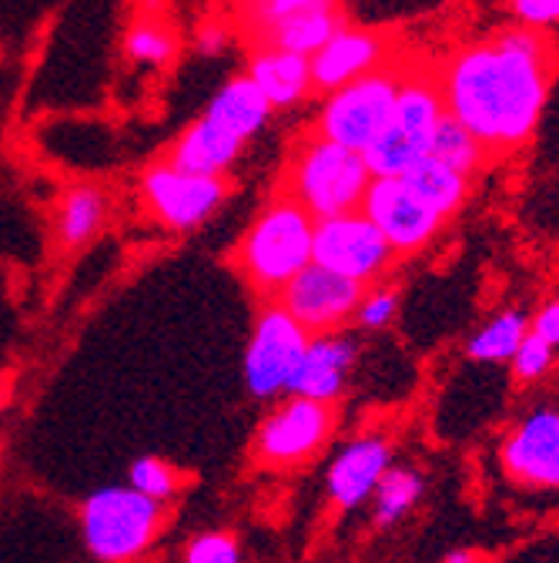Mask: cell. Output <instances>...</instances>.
<instances>
[{"label":"cell","instance_id":"obj_1","mask_svg":"<svg viewBox=\"0 0 559 563\" xmlns=\"http://www.w3.org/2000/svg\"><path fill=\"white\" fill-rule=\"evenodd\" d=\"M556 51L546 31L523 24L479 37L436 67L446 111L466 124L489 155L529 145L552 88Z\"/></svg>","mask_w":559,"mask_h":563},{"label":"cell","instance_id":"obj_2","mask_svg":"<svg viewBox=\"0 0 559 563\" xmlns=\"http://www.w3.org/2000/svg\"><path fill=\"white\" fill-rule=\"evenodd\" d=\"M315 219L286 191H278L238 242V272L258 296H278L312 262Z\"/></svg>","mask_w":559,"mask_h":563},{"label":"cell","instance_id":"obj_3","mask_svg":"<svg viewBox=\"0 0 559 563\" xmlns=\"http://www.w3.org/2000/svg\"><path fill=\"white\" fill-rule=\"evenodd\" d=\"M372 172L366 155L322 134L302 137L286 165V195H292L312 219L342 216L362 208Z\"/></svg>","mask_w":559,"mask_h":563},{"label":"cell","instance_id":"obj_4","mask_svg":"<svg viewBox=\"0 0 559 563\" xmlns=\"http://www.w3.org/2000/svg\"><path fill=\"white\" fill-rule=\"evenodd\" d=\"M443 114H446V104H443L436 70L405 67L395 104L389 111V121L382 124L372 145L362 152L372 178L376 175H402L423 155H429V141H433Z\"/></svg>","mask_w":559,"mask_h":563},{"label":"cell","instance_id":"obj_5","mask_svg":"<svg viewBox=\"0 0 559 563\" xmlns=\"http://www.w3.org/2000/svg\"><path fill=\"white\" fill-rule=\"evenodd\" d=\"M165 523V504L127 486L98 489L81 507V533L88 550L104 563H124L145 553Z\"/></svg>","mask_w":559,"mask_h":563},{"label":"cell","instance_id":"obj_6","mask_svg":"<svg viewBox=\"0 0 559 563\" xmlns=\"http://www.w3.org/2000/svg\"><path fill=\"white\" fill-rule=\"evenodd\" d=\"M402 75L405 67L389 60L356 81L325 91V101L315 114V134L338 141L345 148L366 152L382 131V124L389 121Z\"/></svg>","mask_w":559,"mask_h":563},{"label":"cell","instance_id":"obj_7","mask_svg":"<svg viewBox=\"0 0 559 563\" xmlns=\"http://www.w3.org/2000/svg\"><path fill=\"white\" fill-rule=\"evenodd\" d=\"M332 430H335L332 402L286 393V399L261 419L258 437H255V456L275 470L305 466L309 460L322 453Z\"/></svg>","mask_w":559,"mask_h":563},{"label":"cell","instance_id":"obj_8","mask_svg":"<svg viewBox=\"0 0 559 563\" xmlns=\"http://www.w3.org/2000/svg\"><path fill=\"white\" fill-rule=\"evenodd\" d=\"M312 262L359 282V286H376L392 268L395 252L366 211L353 208L342 216L315 219Z\"/></svg>","mask_w":559,"mask_h":563},{"label":"cell","instance_id":"obj_9","mask_svg":"<svg viewBox=\"0 0 559 563\" xmlns=\"http://www.w3.org/2000/svg\"><path fill=\"white\" fill-rule=\"evenodd\" d=\"M225 175H194L168 158L152 165L142 178V198L152 219L168 232H194L201 229L228 198Z\"/></svg>","mask_w":559,"mask_h":563},{"label":"cell","instance_id":"obj_10","mask_svg":"<svg viewBox=\"0 0 559 563\" xmlns=\"http://www.w3.org/2000/svg\"><path fill=\"white\" fill-rule=\"evenodd\" d=\"M309 332L278 306L268 302L251 329L248 349H245V386L255 399H275L286 396L292 386V376L305 356Z\"/></svg>","mask_w":559,"mask_h":563},{"label":"cell","instance_id":"obj_11","mask_svg":"<svg viewBox=\"0 0 559 563\" xmlns=\"http://www.w3.org/2000/svg\"><path fill=\"white\" fill-rule=\"evenodd\" d=\"M362 211L385 235L395 258L429 249L446 225V219H439L436 211L405 185L402 175H376L366 188Z\"/></svg>","mask_w":559,"mask_h":563},{"label":"cell","instance_id":"obj_12","mask_svg":"<svg viewBox=\"0 0 559 563\" xmlns=\"http://www.w3.org/2000/svg\"><path fill=\"white\" fill-rule=\"evenodd\" d=\"M362 292L366 286H359V282L345 278L318 262H309L289 286L275 296V302L309 335H318V332H342L353 322Z\"/></svg>","mask_w":559,"mask_h":563},{"label":"cell","instance_id":"obj_13","mask_svg":"<svg viewBox=\"0 0 559 563\" xmlns=\"http://www.w3.org/2000/svg\"><path fill=\"white\" fill-rule=\"evenodd\" d=\"M506 479L536 493H559V409L539 406L516 419L500 443Z\"/></svg>","mask_w":559,"mask_h":563},{"label":"cell","instance_id":"obj_14","mask_svg":"<svg viewBox=\"0 0 559 563\" xmlns=\"http://www.w3.org/2000/svg\"><path fill=\"white\" fill-rule=\"evenodd\" d=\"M392 60V41L382 31L372 27H353L342 24L312 57V88L315 91H335L348 81H356L369 70Z\"/></svg>","mask_w":559,"mask_h":563},{"label":"cell","instance_id":"obj_15","mask_svg":"<svg viewBox=\"0 0 559 563\" xmlns=\"http://www.w3.org/2000/svg\"><path fill=\"white\" fill-rule=\"evenodd\" d=\"M392 466V443L382 433H362L353 443H345L328 466V500L338 510H356L372 493L385 470Z\"/></svg>","mask_w":559,"mask_h":563},{"label":"cell","instance_id":"obj_16","mask_svg":"<svg viewBox=\"0 0 559 563\" xmlns=\"http://www.w3.org/2000/svg\"><path fill=\"white\" fill-rule=\"evenodd\" d=\"M359 349L356 342L342 335V332H318L309 339L305 356L292 376L289 393L295 396H309L318 402H338L345 386H348V373L356 366Z\"/></svg>","mask_w":559,"mask_h":563},{"label":"cell","instance_id":"obj_17","mask_svg":"<svg viewBox=\"0 0 559 563\" xmlns=\"http://www.w3.org/2000/svg\"><path fill=\"white\" fill-rule=\"evenodd\" d=\"M342 24L345 18L335 0H315V4L275 14V18H255V37L258 44L312 57Z\"/></svg>","mask_w":559,"mask_h":563},{"label":"cell","instance_id":"obj_18","mask_svg":"<svg viewBox=\"0 0 559 563\" xmlns=\"http://www.w3.org/2000/svg\"><path fill=\"white\" fill-rule=\"evenodd\" d=\"M245 75L268 98L271 108H295L299 101L309 98V91H315L312 88V64H309V57L282 51V47L258 44V51L251 54Z\"/></svg>","mask_w":559,"mask_h":563},{"label":"cell","instance_id":"obj_19","mask_svg":"<svg viewBox=\"0 0 559 563\" xmlns=\"http://www.w3.org/2000/svg\"><path fill=\"white\" fill-rule=\"evenodd\" d=\"M242 148H245V141L219 128L208 114H201L181 131V137L168 152V162L194 175H228Z\"/></svg>","mask_w":559,"mask_h":563},{"label":"cell","instance_id":"obj_20","mask_svg":"<svg viewBox=\"0 0 559 563\" xmlns=\"http://www.w3.org/2000/svg\"><path fill=\"white\" fill-rule=\"evenodd\" d=\"M271 104H268V98L251 85V78L248 75H238V78H232V81H225L222 85V91L208 101V108H204V114L212 118L219 128H225L228 134H235L238 141H248L268 124V118H271Z\"/></svg>","mask_w":559,"mask_h":563},{"label":"cell","instance_id":"obj_21","mask_svg":"<svg viewBox=\"0 0 559 563\" xmlns=\"http://www.w3.org/2000/svg\"><path fill=\"white\" fill-rule=\"evenodd\" d=\"M108 222V195L98 185H75L57 201L54 232L60 249L78 252L85 249Z\"/></svg>","mask_w":559,"mask_h":563},{"label":"cell","instance_id":"obj_22","mask_svg":"<svg viewBox=\"0 0 559 563\" xmlns=\"http://www.w3.org/2000/svg\"><path fill=\"white\" fill-rule=\"evenodd\" d=\"M402 178H405V185H409L418 198H423L439 219H446V222L459 216L462 205H466V198H469V191H472V178H469V175H462V172L443 165V162L433 158V155H423L409 172H402Z\"/></svg>","mask_w":559,"mask_h":563},{"label":"cell","instance_id":"obj_23","mask_svg":"<svg viewBox=\"0 0 559 563\" xmlns=\"http://www.w3.org/2000/svg\"><path fill=\"white\" fill-rule=\"evenodd\" d=\"M529 332V316L523 309H503L493 319H485L466 342V356L472 363L506 366L519 349L523 335Z\"/></svg>","mask_w":559,"mask_h":563},{"label":"cell","instance_id":"obj_24","mask_svg":"<svg viewBox=\"0 0 559 563\" xmlns=\"http://www.w3.org/2000/svg\"><path fill=\"white\" fill-rule=\"evenodd\" d=\"M429 155L433 158H439L443 165H449V168H456V172H462V175H479V168L493 158L485 152V145L482 141L466 128V124H459L449 111L439 118V124H436V134H433V141H429Z\"/></svg>","mask_w":559,"mask_h":563},{"label":"cell","instance_id":"obj_25","mask_svg":"<svg viewBox=\"0 0 559 563\" xmlns=\"http://www.w3.org/2000/svg\"><path fill=\"white\" fill-rule=\"evenodd\" d=\"M423 489H426V479L418 476L415 470L409 466H389L385 476L379 479L372 500H376V527L385 530V527H395L402 517H409L415 510V504L423 500Z\"/></svg>","mask_w":559,"mask_h":563},{"label":"cell","instance_id":"obj_26","mask_svg":"<svg viewBox=\"0 0 559 563\" xmlns=\"http://www.w3.org/2000/svg\"><path fill=\"white\" fill-rule=\"evenodd\" d=\"M175 34L158 21H137L124 37V54L137 67H165L175 57Z\"/></svg>","mask_w":559,"mask_h":563},{"label":"cell","instance_id":"obj_27","mask_svg":"<svg viewBox=\"0 0 559 563\" xmlns=\"http://www.w3.org/2000/svg\"><path fill=\"white\" fill-rule=\"evenodd\" d=\"M127 483H131L137 493H145V497L165 504V500H171L175 493L181 489L185 476H181V470H175L168 460L142 456V460H134V466L127 470Z\"/></svg>","mask_w":559,"mask_h":563},{"label":"cell","instance_id":"obj_28","mask_svg":"<svg viewBox=\"0 0 559 563\" xmlns=\"http://www.w3.org/2000/svg\"><path fill=\"white\" fill-rule=\"evenodd\" d=\"M506 366L513 369V379L519 386H536V383H543L552 373V366H556V349L549 342H543L536 332H526L523 342H519V349L513 352V360Z\"/></svg>","mask_w":559,"mask_h":563},{"label":"cell","instance_id":"obj_29","mask_svg":"<svg viewBox=\"0 0 559 563\" xmlns=\"http://www.w3.org/2000/svg\"><path fill=\"white\" fill-rule=\"evenodd\" d=\"M399 316V292L392 286H382V282H376V286H366L362 299H359V309H356V325L362 329H389Z\"/></svg>","mask_w":559,"mask_h":563},{"label":"cell","instance_id":"obj_30","mask_svg":"<svg viewBox=\"0 0 559 563\" xmlns=\"http://www.w3.org/2000/svg\"><path fill=\"white\" fill-rule=\"evenodd\" d=\"M185 563H242V553L228 533H201L185 550Z\"/></svg>","mask_w":559,"mask_h":563},{"label":"cell","instance_id":"obj_31","mask_svg":"<svg viewBox=\"0 0 559 563\" xmlns=\"http://www.w3.org/2000/svg\"><path fill=\"white\" fill-rule=\"evenodd\" d=\"M506 11L516 24L533 31L559 27V0H506Z\"/></svg>","mask_w":559,"mask_h":563},{"label":"cell","instance_id":"obj_32","mask_svg":"<svg viewBox=\"0 0 559 563\" xmlns=\"http://www.w3.org/2000/svg\"><path fill=\"white\" fill-rule=\"evenodd\" d=\"M529 332H536L543 342H549L552 349H559V296L543 302L536 309V316H529Z\"/></svg>","mask_w":559,"mask_h":563},{"label":"cell","instance_id":"obj_33","mask_svg":"<svg viewBox=\"0 0 559 563\" xmlns=\"http://www.w3.org/2000/svg\"><path fill=\"white\" fill-rule=\"evenodd\" d=\"M248 4H251L255 18H275V14H286V11H295V8H305V4H315V0H248Z\"/></svg>","mask_w":559,"mask_h":563},{"label":"cell","instance_id":"obj_34","mask_svg":"<svg viewBox=\"0 0 559 563\" xmlns=\"http://www.w3.org/2000/svg\"><path fill=\"white\" fill-rule=\"evenodd\" d=\"M225 44H228V34H225L219 24H215V27H204V31L198 34V51L208 54V57H212V54H222Z\"/></svg>","mask_w":559,"mask_h":563},{"label":"cell","instance_id":"obj_35","mask_svg":"<svg viewBox=\"0 0 559 563\" xmlns=\"http://www.w3.org/2000/svg\"><path fill=\"white\" fill-rule=\"evenodd\" d=\"M443 563H482V556H479V550H472V547H456V550H449V553L443 556Z\"/></svg>","mask_w":559,"mask_h":563},{"label":"cell","instance_id":"obj_36","mask_svg":"<svg viewBox=\"0 0 559 563\" xmlns=\"http://www.w3.org/2000/svg\"><path fill=\"white\" fill-rule=\"evenodd\" d=\"M8 399H11V379H8L4 373H0V409L8 406Z\"/></svg>","mask_w":559,"mask_h":563}]
</instances>
